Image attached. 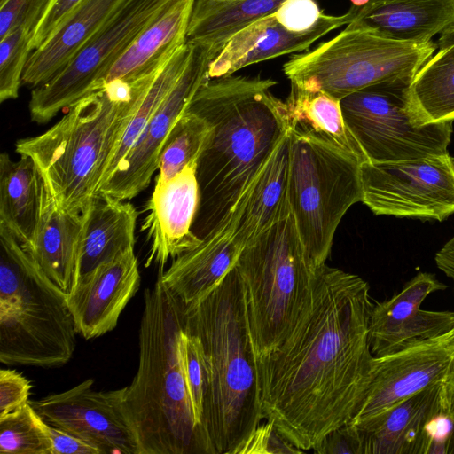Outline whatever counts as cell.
I'll use <instances>...</instances> for the list:
<instances>
[{
  "label": "cell",
  "mask_w": 454,
  "mask_h": 454,
  "mask_svg": "<svg viewBox=\"0 0 454 454\" xmlns=\"http://www.w3.org/2000/svg\"><path fill=\"white\" fill-rule=\"evenodd\" d=\"M373 303L362 278L323 263L292 334L256 359L263 418L304 451L349 422L368 386Z\"/></svg>",
  "instance_id": "6da1fadb"
},
{
  "label": "cell",
  "mask_w": 454,
  "mask_h": 454,
  "mask_svg": "<svg viewBox=\"0 0 454 454\" xmlns=\"http://www.w3.org/2000/svg\"><path fill=\"white\" fill-rule=\"evenodd\" d=\"M267 78L209 79L189 108L211 125L197 166L200 206L192 231L202 239L229 215L280 138L289 129L284 101Z\"/></svg>",
  "instance_id": "7a4b0ae2"
},
{
  "label": "cell",
  "mask_w": 454,
  "mask_h": 454,
  "mask_svg": "<svg viewBox=\"0 0 454 454\" xmlns=\"http://www.w3.org/2000/svg\"><path fill=\"white\" fill-rule=\"evenodd\" d=\"M184 330L185 307L158 277L144 292L138 366L122 398L140 454H209L184 376Z\"/></svg>",
  "instance_id": "3957f363"
},
{
  "label": "cell",
  "mask_w": 454,
  "mask_h": 454,
  "mask_svg": "<svg viewBox=\"0 0 454 454\" xmlns=\"http://www.w3.org/2000/svg\"><path fill=\"white\" fill-rule=\"evenodd\" d=\"M159 70L135 81L106 83L67 107L45 132L16 142V153L35 162L59 208L83 213L98 194L122 136Z\"/></svg>",
  "instance_id": "277c9868"
},
{
  "label": "cell",
  "mask_w": 454,
  "mask_h": 454,
  "mask_svg": "<svg viewBox=\"0 0 454 454\" xmlns=\"http://www.w3.org/2000/svg\"><path fill=\"white\" fill-rule=\"evenodd\" d=\"M185 330L200 340L206 386L201 427L209 454H231L262 422L256 357L235 266L201 301L185 307Z\"/></svg>",
  "instance_id": "5b68a950"
},
{
  "label": "cell",
  "mask_w": 454,
  "mask_h": 454,
  "mask_svg": "<svg viewBox=\"0 0 454 454\" xmlns=\"http://www.w3.org/2000/svg\"><path fill=\"white\" fill-rule=\"evenodd\" d=\"M317 267L291 212L241 252L235 268L256 359L275 352L311 305Z\"/></svg>",
  "instance_id": "8992f818"
},
{
  "label": "cell",
  "mask_w": 454,
  "mask_h": 454,
  "mask_svg": "<svg viewBox=\"0 0 454 454\" xmlns=\"http://www.w3.org/2000/svg\"><path fill=\"white\" fill-rule=\"evenodd\" d=\"M67 297L0 227V362L43 368L67 364L77 332Z\"/></svg>",
  "instance_id": "52a82bcc"
},
{
  "label": "cell",
  "mask_w": 454,
  "mask_h": 454,
  "mask_svg": "<svg viewBox=\"0 0 454 454\" xmlns=\"http://www.w3.org/2000/svg\"><path fill=\"white\" fill-rule=\"evenodd\" d=\"M363 161L320 134L290 128L288 201L301 241L317 266L325 263L346 212L362 202Z\"/></svg>",
  "instance_id": "ba28073f"
},
{
  "label": "cell",
  "mask_w": 454,
  "mask_h": 454,
  "mask_svg": "<svg viewBox=\"0 0 454 454\" xmlns=\"http://www.w3.org/2000/svg\"><path fill=\"white\" fill-rule=\"evenodd\" d=\"M437 48L432 41H395L350 22L333 38L293 56L283 71L291 85L340 100L379 82L413 79Z\"/></svg>",
  "instance_id": "9c48e42d"
},
{
  "label": "cell",
  "mask_w": 454,
  "mask_h": 454,
  "mask_svg": "<svg viewBox=\"0 0 454 454\" xmlns=\"http://www.w3.org/2000/svg\"><path fill=\"white\" fill-rule=\"evenodd\" d=\"M403 78L379 82L340 99L344 121L365 160L398 161L447 154L452 121H415L410 85Z\"/></svg>",
  "instance_id": "30bf717a"
},
{
  "label": "cell",
  "mask_w": 454,
  "mask_h": 454,
  "mask_svg": "<svg viewBox=\"0 0 454 454\" xmlns=\"http://www.w3.org/2000/svg\"><path fill=\"white\" fill-rule=\"evenodd\" d=\"M176 0H120L82 49L53 77L32 89L31 121L44 124L97 90L140 32Z\"/></svg>",
  "instance_id": "8fae6325"
},
{
  "label": "cell",
  "mask_w": 454,
  "mask_h": 454,
  "mask_svg": "<svg viewBox=\"0 0 454 454\" xmlns=\"http://www.w3.org/2000/svg\"><path fill=\"white\" fill-rule=\"evenodd\" d=\"M362 202L378 215L443 221L454 214V158L361 163Z\"/></svg>",
  "instance_id": "7c38bea8"
},
{
  "label": "cell",
  "mask_w": 454,
  "mask_h": 454,
  "mask_svg": "<svg viewBox=\"0 0 454 454\" xmlns=\"http://www.w3.org/2000/svg\"><path fill=\"white\" fill-rule=\"evenodd\" d=\"M94 380L29 403L49 425L69 433L101 454H140L135 430L122 407L124 387L97 391Z\"/></svg>",
  "instance_id": "4fadbf2b"
},
{
  "label": "cell",
  "mask_w": 454,
  "mask_h": 454,
  "mask_svg": "<svg viewBox=\"0 0 454 454\" xmlns=\"http://www.w3.org/2000/svg\"><path fill=\"white\" fill-rule=\"evenodd\" d=\"M192 45L190 59L178 81L98 194L129 200L149 185L168 135L188 110L199 89L210 79L208 67L215 55L207 46Z\"/></svg>",
  "instance_id": "5bb4252c"
},
{
  "label": "cell",
  "mask_w": 454,
  "mask_h": 454,
  "mask_svg": "<svg viewBox=\"0 0 454 454\" xmlns=\"http://www.w3.org/2000/svg\"><path fill=\"white\" fill-rule=\"evenodd\" d=\"M453 364L454 328L390 354L374 356L364 398L348 423L378 415L442 380Z\"/></svg>",
  "instance_id": "9a60e30c"
},
{
  "label": "cell",
  "mask_w": 454,
  "mask_h": 454,
  "mask_svg": "<svg viewBox=\"0 0 454 454\" xmlns=\"http://www.w3.org/2000/svg\"><path fill=\"white\" fill-rule=\"evenodd\" d=\"M446 288L435 275L419 272L389 299L373 303L368 328L372 354L385 356L411 342L451 331L453 311L420 308L431 294Z\"/></svg>",
  "instance_id": "2e32d148"
},
{
  "label": "cell",
  "mask_w": 454,
  "mask_h": 454,
  "mask_svg": "<svg viewBox=\"0 0 454 454\" xmlns=\"http://www.w3.org/2000/svg\"><path fill=\"white\" fill-rule=\"evenodd\" d=\"M197 166L190 164L168 182L155 184L147 202L141 227L150 245L145 267L155 263L158 273L169 259L201 241L192 231L200 199Z\"/></svg>",
  "instance_id": "e0dca14e"
},
{
  "label": "cell",
  "mask_w": 454,
  "mask_h": 454,
  "mask_svg": "<svg viewBox=\"0 0 454 454\" xmlns=\"http://www.w3.org/2000/svg\"><path fill=\"white\" fill-rule=\"evenodd\" d=\"M139 285L135 249L98 266L75 282L67 301L77 333L90 340L114 330Z\"/></svg>",
  "instance_id": "ac0fdd59"
},
{
  "label": "cell",
  "mask_w": 454,
  "mask_h": 454,
  "mask_svg": "<svg viewBox=\"0 0 454 454\" xmlns=\"http://www.w3.org/2000/svg\"><path fill=\"white\" fill-rule=\"evenodd\" d=\"M240 200L226 219L194 248L172 260L158 277L183 302L193 306L208 295L235 266L247 243L238 231Z\"/></svg>",
  "instance_id": "d6986e66"
},
{
  "label": "cell",
  "mask_w": 454,
  "mask_h": 454,
  "mask_svg": "<svg viewBox=\"0 0 454 454\" xmlns=\"http://www.w3.org/2000/svg\"><path fill=\"white\" fill-rule=\"evenodd\" d=\"M358 8L352 5L340 16L324 14L315 27L301 33L286 29L273 13L261 18L239 31L227 42L210 62L208 77H227L247 66L304 51L327 33L350 23Z\"/></svg>",
  "instance_id": "ffe728a7"
},
{
  "label": "cell",
  "mask_w": 454,
  "mask_h": 454,
  "mask_svg": "<svg viewBox=\"0 0 454 454\" xmlns=\"http://www.w3.org/2000/svg\"><path fill=\"white\" fill-rule=\"evenodd\" d=\"M442 380L378 415L351 424L359 434L361 454H421L427 423L441 406Z\"/></svg>",
  "instance_id": "44dd1931"
},
{
  "label": "cell",
  "mask_w": 454,
  "mask_h": 454,
  "mask_svg": "<svg viewBox=\"0 0 454 454\" xmlns=\"http://www.w3.org/2000/svg\"><path fill=\"white\" fill-rule=\"evenodd\" d=\"M46 182L27 156L12 160L0 155V227L8 231L26 250L39 234L51 199Z\"/></svg>",
  "instance_id": "7402d4cb"
},
{
  "label": "cell",
  "mask_w": 454,
  "mask_h": 454,
  "mask_svg": "<svg viewBox=\"0 0 454 454\" xmlns=\"http://www.w3.org/2000/svg\"><path fill=\"white\" fill-rule=\"evenodd\" d=\"M194 1L176 0L162 11L113 64L97 90L114 80L135 81L160 69L186 43Z\"/></svg>",
  "instance_id": "603a6c76"
},
{
  "label": "cell",
  "mask_w": 454,
  "mask_h": 454,
  "mask_svg": "<svg viewBox=\"0 0 454 454\" xmlns=\"http://www.w3.org/2000/svg\"><path fill=\"white\" fill-rule=\"evenodd\" d=\"M351 22L395 41L421 44L454 27V0H370Z\"/></svg>",
  "instance_id": "cb8c5ba5"
},
{
  "label": "cell",
  "mask_w": 454,
  "mask_h": 454,
  "mask_svg": "<svg viewBox=\"0 0 454 454\" xmlns=\"http://www.w3.org/2000/svg\"><path fill=\"white\" fill-rule=\"evenodd\" d=\"M74 282L135 249L138 212L131 202L98 194L87 207ZM74 286V285H73Z\"/></svg>",
  "instance_id": "d4e9b609"
},
{
  "label": "cell",
  "mask_w": 454,
  "mask_h": 454,
  "mask_svg": "<svg viewBox=\"0 0 454 454\" xmlns=\"http://www.w3.org/2000/svg\"><path fill=\"white\" fill-rule=\"evenodd\" d=\"M120 0H83L31 52L22 84L32 89L59 73L96 34Z\"/></svg>",
  "instance_id": "484cf974"
},
{
  "label": "cell",
  "mask_w": 454,
  "mask_h": 454,
  "mask_svg": "<svg viewBox=\"0 0 454 454\" xmlns=\"http://www.w3.org/2000/svg\"><path fill=\"white\" fill-rule=\"evenodd\" d=\"M290 128L280 138L241 198L238 231L247 245L290 212Z\"/></svg>",
  "instance_id": "4316f807"
},
{
  "label": "cell",
  "mask_w": 454,
  "mask_h": 454,
  "mask_svg": "<svg viewBox=\"0 0 454 454\" xmlns=\"http://www.w3.org/2000/svg\"><path fill=\"white\" fill-rule=\"evenodd\" d=\"M83 224V213L59 208L51 196L39 234L32 248L27 250L66 294L74 282Z\"/></svg>",
  "instance_id": "83f0119b"
},
{
  "label": "cell",
  "mask_w": 454,
  "mask_h": 454,
  "mask_svg": "<svg viewBox=\"0 0 454 454\" xmlns=\"http://www.w3.org/2000/svg\"><path fill=\"white\" fill-rule=\"evenodd\" d=\"M284 0H195L186 42L211 49L215 57L239 31L272 14Z\"/></svg>",
  "instance_id": "f1b7e54d"
},
{
  "label": "cell",
  "mask_w": 454,
  "mask_h": 454,
  "mask_svg": "<svg viewBox=\"0 0 454 454\" xmlns=\"http://www.w3.org/2000/svg\"><path fill=\"white\" fill-rule=\"evenodd\" d=\"M410 96L417 124L454 120V45L439 49L423 64Z\"/></svg>",
  "instance_id": "f546056e"
},
{
  "label": "cell",
  "mask_w": 454,
  "mask_h": 454,
  "mask_svg": "<svg viewBox=\"0 0 454 454\" xmlns=\"http://www.w3.org/2000/svg\"><path fill=\"white\" fill-rule=\"evenodd\" d=\"M284 104L290 128L320 134L365 160L346 126L340 100L322 91L309 92L291 85L290 94Z\"/></svg>",
  "instance_id": "4dcf8cb0"
},
{
  "label": "cell",
  "mask_w": 454,
  "mask_h": 454,
  "mask_svg": "<svg viewBox=\"0 0 454 454\" xmlns=\"http://www.w3.org/2000/svg\"><path fill=\"white\" fill-rule=\"evenodd\" d=\"M192 48L193 45L186 42L158 71L122 136L101 186L114 175L126 158L155 111L178 81L190 59Z\"/></svg>",
  "instance_id": "1f68e13d"
},
{
  "label": "cell",
  "mask_w": 454,
  "mask_h": 454,
  "mask_svg": "<svg viewBox=\"0 0 454 454\" xmlns=\"http://www.w3.org/2000/svg\"><path fill=\"white\" fill-rule=\"evenodd\" d=\"M211 132L210 123L188 108L174 126L160 152L155 184L166 183L186 166L198 164Z\"/></svg>",
  "instance_id": "d6a6232c"
},
{
  "label": "cell",
  "mask_w": 454,
  "mask_h": 454,
  "mask_svg": "<svg viewBox=\"0 0 454 454\" xmlns=\"http://www.w3.org/2000/svg\"><path fill=\"white\" fill-rule=\"evenodd\" d=\"M1 454H52L48 424L27 402L0 416Z\"/></svg>",
  "instance_id": "836d02e7"
},
{
  "label": "cell",
  "mask_w": 454,
  "mask_h": 454,
  "mask_svg": "<svg viewBox=\"0 0 454 454\" xmlns=\"http://www.w3.org/2000/svg\"><path fill=\"white\" fill-rule=\"evenodd\" d=\"M35 32L20 27L0 39V101L18 98Z\"/></svg>",
  "instance_id": "e575fe53"
},
{
  "label": "cell",
  "mask_w": 454,
  "mask_h": 454,
  "mask_svg": "<svg viewBox=\"0 0 454 454\" xmlns=\"http://www.w3.org/2000/svg\"><path fill=\"white\" fill-rule=\"evenodd\" d=\"M181 350L184 376L194 418L197 424L201 427L206 386V364L200 340L195 334L184 330L182 334Z\"/></svg>",
  "instance_id": "d590c367"
},
{
  "label": "cell",
  "mask_w": 454,
  "mask_h": 454,
  "mask_svg": "<svg viewBox=\"0 0 454 454\" xmlns=\"http://www.w3.org/2000/svg\"><path fill=\"white\" fill-rule=\"evenodd\" d=\"M50 1L5 0L0 4V39L20 27L35 32Z\"/></svg>",
  "instance_id": "8d00e7d4"
},
{
  "label": "cell",
  "mask_w": 454,
  "mask_h": 454,
  "mask_svg": "<svg viewBox=\"0 0 454 454\" xmlns=\"http://www.w3.org/2000/svg\"><path fill=\"white\" fill-rule=\"evenodd\" d=\"M287 441L276 428L273 423L267 420L259 424L232 451L239 453H303Z\"/></svg>",
  "instance_id": "74e56055"
},
{
  "label": "cell",
  "mask_w": 454,
  "mask_h": 454,
  "mask_svg": "<svg viewBox=\"0 0 454 454\" xmlns=\"http://www.w3.org/2000/svg\"><path fill=\"white\" fill-rule=\"evenodd\" d=\"M324 14L315 0H284L273 12L282 27L296 33L315 27Z\"/></svg>",
  "instance_id": "f35d334b"
},
{
  "label": "cell",
  "mask_w": 454,
  "mask_h": 454,
  "mask_svg": "<svg viewBox=\"0 0 454 454\" xmlns=\"http://www.w3.org/2000/svg\"><path fill=\"white\" fill-rule=\"evenodd\" d=\"M32 385L15 370H0V416L28 402Z\"/></svg>",
  "instance_id": "ab89813d"
},
{
  "label": "cell",
  "mask_w": 454,
  "mask_h": 454,
  "mask_svg": "<svg viewBox=\"0 0 454 454\" xmlns=\"http://www.w3.org/2000/svg\"><path fill=\"white\" fill-rule=\"evenodd\" d=\"M317 454H361V442L356 428L349 424L327 434L312 450Z\"/></svg>",
  "instance_id": "60d3db41"
},
{
  "label": "cell",
  "mask_w": 454,
  "mask_h": 454,
  "mask_svg": "<svg viewBox=\"0 0 454 454\" xmlns=\"http://www.w3.org/2000/svg\"><path fill=\"white\" fill-rule=\"evenodd\" d=\"M82 1L83 0H51L48 8L32 38V51L40 47L57 28V27Z\"/></svg>",
  "instance_id": "b9f144b4"
},
{
  "label": "cell",
  "mask_w": 454,
  "mask_h": 454,
  "mask_svg": "<svg viewBox=\"0 0 454 454\" xmlns=\"http://www.w3.org/2000/svg\"><path fill=\"white\" fill-rule=\"evenodd\" d=\"M48 431L52 443V454H101L88 442L49 424Z\"/></svg>",
  "instance_id": "7bdbcfd3"
},
{
  "label": "cell",
  "mask_w": 454,
  "mask_h": 454,
  "mask_svg": "<svg viewBox=\"0 0 454 454\" xmlns=\"http://www.w3.org/2000/svg\"><path fill=\"white\" fill-rule=\"evenodd\" d=\"M451 45H454V27L442 32L437 43L439 49L446 48Z\"/></svg>",
  "instance_id": "ee69618b"
},
{
  "label": "cell",
  "mask_w": 454,
  "mask_h": 454,
  "mask_svg": "<svg viewBox=\"0 0 454 454\" xmlns=\"http://www.w3.org/2000/svg\"><path fill=\"white\" fill-rule=\"evenodd\" d=\"M352 4L356 7H363L367 4L370 0H350Z\"/></svg>",
  "instance_id": "f6af8a7d"
},
{
  "label": "cell",
  "mask_w": 454,
  "mask_h": 454,
  "mask_svg": "<svg viewBox=\"0 0 454 454\" xmlns=\"http://www.w3.org/2000/svg\"><path fill=\"white\" fill-rule=\"evenodd\" d=\"M5 0H0V4L4 3Z\"/></svg>",
  "instance_id": "bcb514c9"
},
{
  "label": "cell",
  "mask_w": 454,
  "mask_h": 454,
  "mask_svg": "<svg viewBox=\"0 0 454 454\" xmlns=\"http://www.w3.org/2000/svg\"><path fill=\"white\" fill-rule=\"evenodd\" d=\"M218 1H229V0H218Z\"/></svg>",
  "instance_id": "7dc6e473"
}]
</instances>
